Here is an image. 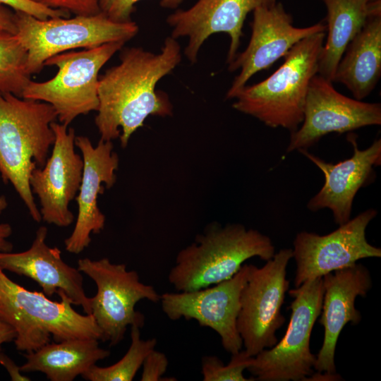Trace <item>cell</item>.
Returning a JSON list of instances; mask_svg holds the SVG:
<instances>
[{"instance_id":"obj_9","label":"cell","mask_w":381,"mask_h":381,"mask_svg":"<svg viewBox=\"0 0 381 381\" xmlns=\"http://www.w3.org/2000/svg\"><path fill=\"white\" fill-rule=\"evenodd\" d=\"M292 256V248H282L261 267L249 265L248 277L241 292L236 326L250 356L278 341L276 332L285 322L281 308L289 290L286 267Z\"/></svg>"},{"instance_id":"obj_10","label":"cell","mask_w":381,"mask_h":381,"mask_svg":"<svg viewBox=\"0 0 381 381\" xmlns=\"http://www.w3.org/2000/svg\"><path fill=\"white\" fill-rule=\"evenodd\" d=\"M77 268L97 286L91 298V315L102 331V341L110 346L123 339L128 326L143 327L145 316L135 308L138 301H160L161 295L154 287L143 283L137 272L128 270L124 264L112 263L107 258H83Z\"/></svg>"},{"instance_id":"obj_18","label":"cell","mask_w":381,"mask_h":381,"mask_svg":"<svg viewBox=\"0 0 381 381\" xmlns=\"http://www.w3.org/2000/svg\"><path fill=\"white\" fill-rule=\"evenodd\" d=\"M324 295L319 323L325 334L313 368L318 373L334 374L337 343L345 325L361 320L355 307L358 296L365 297L373 286L369 270L361 263L339 269L322 277Z\"/></svg>"},{"instance_id":"obj_33","label":"cell","mask_w":381,"mask_h":381,"mask_svg":"<svg viewBox=\"0 0 381 381\" xmlns=\"http://www.w3.org/2000/svg\"><path fill=\"white\" fill-rule=\"evenodd\" d=\"M0 30L12 34L16 32L14 11L4 5H0Z\"/></svg>"},{"instance_id":"obj_32","label":"cell","mask_w":381,"mask_h":381,"mask_svg":"<svg viewBox=\"0 0 381 381\" xmlns=\"http://www.w3.org/2000/svg\"><path fill=\"white\" fill-rule=\"evenodd\" d=\"M0 364L3 365L10 375L13 381H30V378L23 375L20 366L9 358L6 354L0 351Z\"/></svg>"},{"instance_id":"obj_35","label":"cell","mask_w":381,"mask_h":381,"mask_svg":"<svg viewBox=\"0 0 381 381\" xmlns=\"http://www.w3.org/2000/svg\"><path fill=\"white\" fill-rule=\"evenodd\" d=\"M272 1H276V0H272Z\"/></svg>"},{"instance_id":"obj_31","label":"cell","mask_w":381,"mask_h":381,"mask_svg":"<svg viewBox=\"0 0 381 381\" xmlns=\"http://www.w3.org/2000/svg\"><path fill=\"white\" fill-rule=\"evenodd\" d=\"M8 202L4 195L0 196V216L6 209ZM12 234V228L8 223H0V252H11L13 244L8 240Z\"/></svg>"},{"instance_id":"obj_2","label":"cell","mask_w":381,"mask_h":381,"mask_svg":"<svg viewBox=\"0 0 381 381\" xmlns=\"http://www.w3.org/2000/svg\"><path fill=\"white\" fill-rule=\"evenodd\" d=\"M54 108L44 102L0 92V175L11 183L23 201L32 219L42 220L30 186V176L42 167L55 134Z\"/></svg>"},{"instance_id":"obj_25","label":"cell","mask_w":381,"mask_h":381,"mask_svg":"<svg viewBox=\"0 0 381 381\" xmlns=\"http://www.w3.org/2000/svg\"><path fill=\"white\" fill-rule=\"evenodd\" d=\"M140 329L137 325L131 326V345L121 359L107 367L95 364L82 374V377L88 381L133 380L147 356L157 345L155 338L142 339Z\"/></svg>"},{"instance_id":"obj_28","label":"cell","mask_w":381,"mask_h":381,"mask_svg":"<svg viewBox=\"0 0 381 381\" xmlns=\"http://www.w3.org/2000/svg\"><path fill=\"white\" fill-rule=\"evenodd\" d=\"M0 5L8 6L13 11L28 13L41 20L70 17V13L66 11L48 8L33 0H0Z\"/></svg>"},{"instance_id":"obj_7","label":"cell","mask_w":381,"mask_h":381,"mask_svg":"<svg viewBox=\"0 0 381 381\" xmlns=\"http://www.w3.org/2000/svg\"><path fill=\"white\" fill-rule=\"evenodd\" d=\"M124 44L112 42L50 57L44 66H56L55 76L44 82L30 80L22 98L51 104L59 123L68 126L78 116L97 111L99 72Z\"/></svg>"},{"instance_id":"obj_8","label":"cell","mask_w":381,"mask_h":381,"mask_svg":"<svg viewBox=\"0 0 381 381\" xmlns=\"http://www.w3.org/2000/svg\"><path fill=\"white\" fill-rule=\"evenodd\" d=\"M289 294L293 298L289 325L279 341L251 358L247 370L255 380L299 381L313 374L316 355L310 351V340L322 310V277L307 280Z\"/></svg>"},{"instance_id":"obj_24","label":"cell","mask_w":381,"mask_h":381,"mask_svg":"<svg viewBox=\"0 0 381 381\" xmlns=\"http://www.w3.org/2000/svg\"><path fill=\"white\" fill-rule=\"evenodd\" d=\"M28 52L16 34L0 30V92L22 98L31 80Z\"/></svg>"},{"instance_id":"obj_26","label":"cell","mask_w":381,"mask_h":381,"mask_svg":"<svg viewBox=\"0 0 381 381\" xmlns=\"http://www.w3.org/2000/svg\"><path fill=\"white\" fill-rule=\"evenodd\" d=\"M252 356L245 350L231 354L228 364L216 356H205L201 360V371L204 381H250L243 375V371L250 365Z\"/></svg>"},{"instance_id":"obj_19","label":"cell","mask_w":381,"mask_h":381,"mask_svg":"<svg viewBox=\"0 0 381 381\" xmlns=\"http://www.w3.org/2000/svg\"><path fill=\"white\" fill-rule=\"evenodd\" d=\"M75 145L83 160L82 180L75 200L78 206L76 222L65 240L66 250L79 254L91 242L90 234H99L104 226L105 216L97 205L98 196L104 191L103 184L111 188L116 181L119 157L113 152L111 141L99 140L94 147L85 136H75Z\"/></svg>"},{"instance_id":"obj_15","label":"cell","mask_w":381,"mask_h":381,"mask_svg":"<svg viewBox=\"0 0 381 381\" xmlns=\"http://www.w3.org/2000/svg\"><path fill=\"white\" fill-rule=\"evenodd\" d=\"M50 126L55 134L52 154L42 167L32 170L30 186L40 200L42 220L66 227L74 221L68 205L80 188L83 160L75 151L74 129L56 121Z\"/></svg>"},{"instance_id":"obj_29","label":"cell","mask_w":381,"mask_h":381,"mask_svg":"<svg viewBox=\"0 0 381 381\" xmlns=\"http://www.w3.org/2000/svg\"><path fill=\"white\" fill-rule=\"evenodd\" d=\"M46 7L61 9L75 16H91L101 12L100 0H33Z\"/></svg>"},{"instance_id":"obj_21","label":"cell","mask_w":381,"mask_h":381,"mask_svg":"<svg viewBox=\"0 0 381 381\" xmlns=\"http://www.w3.org/2000/svg\"><path fill=\"white\" fill-rule=\"evenodd\" d=\"M381 75V7L373 11L347 46L333 82L345 85L356 99L374 90Z\"/></svg>"},{"instance_id":"obj_34","label":"cell","mask_w":381,"mask_h":381,"mask_svg":"<svg viewBox=\"0 0 381 381\" xmlns=\"http://www.w3.org/2000/svg\"><path fill=\"white\" fill-rule=\"evenodd\" d=\"M16 336L13 328L0 319V351L2 344L13 341Z\"/></svg>"},{"instance_id":"obj_16","label":"cell","mask_w":381,"mask_h":381,"mask_svg":"<svg viewBox=\"0 0 381 381\" xmlns=\"http://www.w3.org/2000/svg\"><path fill=\"white\" fill-rule=\"evenodd\" d=\"M272 0H197L187 9H177L167 18L174 39L187 37L184 55L195 64L199 51L212 35L224 32L230 38L226 62L237 55L247 15Z\"/></svg>"},{"instance_id":"obj_20","label":"cell","mask_w":381,"mask_h":381,"mask_svg":"<svg viewBox=\"0 0 381 381\" xmlns=\"http://www.w3.org/2000/svg\"><path fill=\"white\" fill-rule=\"evenodd\" d=\"M47 227L42 226L28 250L0 252V268L32 279L47 296L62 291L73 305L81 306L90 315L91 298L85 294L82 272L64 262L60 249L47 245Z\"/></svg>"},{"instance_id":"obj_23","label":"cell","mask_w":381,"mask_h":381,"mask_svg":"<svg viewBox=\"0 0 381 381\" xmlns=\"http://www.w3.org/2000/svg\"><path fill=\"white\" fill-rule=\"evenodd\" d=\"M327 9V37L324 42L318 74L333 83L337 65L347 46L380 0H322Z\"/></svg>"},{"instance_id":"obj_4","label":"cell","mask_w":381,"mask_h":381,"mask_svg":"<svg viewBox=\"0 0 381 381\" xmlns=\"http://www.w3.org/2000/svg\"><path fill=\"white\" fill-rule=\"evenodd\" d=\"M60 301L32 291L12 281L0 268V319L13 328L16 349L25 353L49 343L71 339H102L93 316L76 312L62 291Z\"/></svg>"},{"instance_id":"obj_3","label":"cell","mask_w":381,"mask_h":381,"mask_svg":"<svg viewBox=\"0 0 381 381\" xmlns=\"http://www.w3.org/2000/svg\"><path fill=\"white\" fill-rule=\"evenodd\" d=\"M325 37V31H322L298 42L271 75L243 87L234 97L232 107L270 128L296 131L303 119L310 81L318 72Z\"/></svg>"},{"instance_id":"obj_14","label":"cell","mask_w":381,"mask_h":381,"mask_svg":"<svg viewBox=\"0 0 381 381\" xmlns=\"http://www.w3.org/2000/svg\"><path fill=\"white\" fill-rule=\"evenodd\" d=\"M253 13L249 43L246 49L229 64V71L240 69V72L226 92L227 99H234L254 74L284 57L298 42L327 30L322 23L306 28L295 27L292 17L286 12L283 5L277 1L257 7Z\"/></svg>"},{"instance_id":"obj_6","label":"cell","mask_w":381,"mask_h":381,"mask_svg":"<svg viewBox=\"0 0 381 381\" xmlns=\"http://www.w3.org/2000/svg\"><path fill=\"white\" fill-rule=\"evenodd\" d=\"M16 35L28 52V70L38 73L50 57L77 48L91 49L112 42H126L138 32L134 21L115 22L102 12L73 18L38 19L14 11Z\"/></svg>"},{"instance_id":"obj_12","label":"cell","mask_w":381,"mask_h":381,"mask_svg":"<svg viewBox=\"0 0 381 381\" xmlns=\"http://www.w3.org/2000/svg\"><path fill=\"white\" fill-rule=\"evenodd\" d=\"M249 273L243 264L231 278L218 284L190 291L167 292L161 295L162 309L171 320H195L220 337L224 350L231 354L242 349L243 341L236 322L240 296Z\"/></svg>"},{"instance_id":"obj_5","label":"cell","mask_w":381,"mask_h":381,"mask_svg":"<svg viewBox=\"0 0 381 381\" xmlns=\"http://www.w3.org/2000/svg\"><path fill=\"white\" fill-rule=\"evenodd\" d=\"M275 254L271 238L240 224L213 225L177 255L168 280L179 291L205 288L232 277L253 257Z\"/></svg>"},{"instance_id":"obj_27","label":"cell","mask_w":381,"mask_h":381,"mask_svg":"<svg viewBox=\"0 0 381 381\" xmlns=\"http://www.w3.org/2000/svg\"><path fill=\"white\" fill-rule=\"evenodd\" d=\"M141 0H100V11L109 19L115 22L132 21L131 15L135 5ZM183 0H160L162 8L176 9Z\"/></svg>"},{"instance_id":"obj_22","label":"cell","mask_w":381,"mask_h":381,"mask_svg":"<svg viewBox=\"0 0 381 381\" xmlns=\"http://www.w3.org/2000/svg\"><path fill=\"white\" fill-rule=\"evenodd\" d=\"M110 355L96 339H71L48 343L24 353L22 373L40 372L51 381H72Z\"/></svg>"},{"instance_id":"obj_13","label":"cell","mask_w":381,"mask_h":381,"mask_svg":"<svg viewBox=\"0 0 381 381\" xmlns=\"http://www.w3.org/2000/svg\"><path fill=\"white\" fill-rule=\"evenodd\" d=\"M381 124V105L351 99L337 92L319 74L312 78L301 126L291 133L286 152L308 150L330 133H344Z\"/></svg>"},{"instance_id":"obj_11","label":"cell","mask_w":381,"mask_h":381,"mask_svg":"<svg viewBox=\"0 0 381 381\" xmlns=\"http://www.w3.org/2000/svg\"><path fill=\"white\" fill-rule=\"evenodd\" d=\"M377 212L370 208L326 235L303 231L293 242L295 287L307 280L353 265L359 260L380 258L381 248L368 243L366 228Z\"/></svg>"},{"instance_id":"obj_30","label":"cell","mask_w":381,"mask_h":381,"mask_svg":"<svg viewBox=\"0 0 381 381\" xmlns=\"http://www.w3.org/2000/svg\"><path fill=\"white\" fill-rule=\"evenodd\" d=\"M169 361L166 355L155 349L145 358L143 363L141 381H159L166 373Z\"/></svg>"},{"instance_id":"obj_1","label":"cell","mask_w":381,"mask_h":381,"mask_svg":"<svg viewBox=\"0 0 381 381\" xmlns=\"http://www.w3.org/2000/svg\"><path fill=\"white\" fill-rule=\"evenodd\" d=\"M121 50L120 63L99 77L95 123L101 140L119 138L125 147L149 116L172 115L168 95L157 90L156 86L180 64L182 54L179 43L171 36L166 37L157 54L135 47Z\"/></svg>"},{"instance_id":"obj_17","label":"cell","mask_w":381,"mask_h":381,"mask_svg":"<svg viewBox=\"0 0 381 381\" xmlns=\"http://www.w3.org/2000/svg\"><path fill=\"white\" fill-rule=\"evenodd\" d=\"M348 140L353 149V155L336 164L327 162L310 153L298 150L323 173L325 183L320 191L308 202L313 212L329 209L338 225L351 219L353 199L358 190L368 185L375 175L374 168L381 164V140L377 139L365 150H359L355 135H349Z\"/></svg>"}]
</instances>
